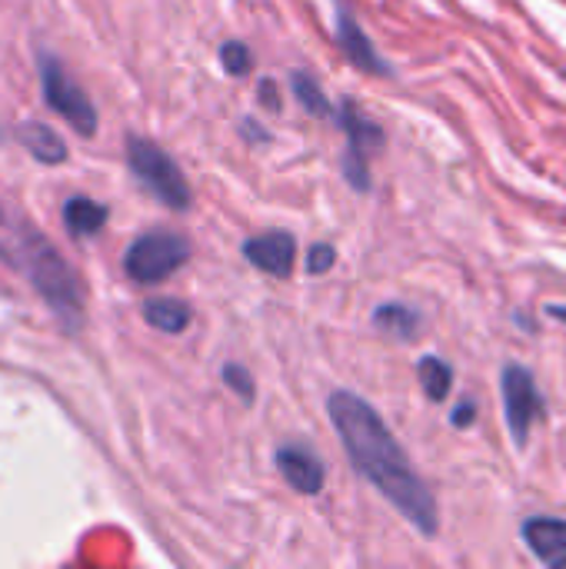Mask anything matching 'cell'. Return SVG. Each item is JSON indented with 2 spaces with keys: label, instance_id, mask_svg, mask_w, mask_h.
<instances>
[{
  "label": "cell",
  "instance_id": "23",
  "mask_svg": "<svg viewBox=\"0 0 566 569\" xmlns=\"http://www.w3.org/2000/svg\"><path fill=\"white\" fill-rule=\"evenodd\" d=\"M244 130H247V137H254V140H267V133H264L257 123H250V120H247V127H244Z\"/></svg>",
  "mask_w": 566,
  "mask_h": 569
},
{
  "label": "cell",
  "instance_id": "18",
  "mask_svg": "<svg viewBox=\"0 0 566 569\" xmlns=\"http://www.w3.org/2000/svg\"><path fill=\"white\" fill-rule=\"evenodd\" d=\"M220 60H224V70H227L230 77H244V73L254 67V53H250V47L240 43V40H227V43L220 47Z\"/></svg>",
  "mask_w": 566,
  "mask_h": 569
},
{
  "label": "cell",
  "instance_id": "11",
  "mask_svg": "<svg viewBox=\"0 0 566 569\" xmlns=\"http://www.w3.org/2000/svg\"><path fill=\"white\" fill-rule=\"evenodd\" d=\"M17 137H20L23 150H27L33 160H40L43 167H57V163L67 160V143H63L60 133H57L53 127H47L43 120H23V123L17 127Z\"/></svg>",
  "mask_w": 566,
  "mask_h": 569
},
{
  "label": "cell",
  "instance_id": "3",
  "mask_svg": "<svg viewBox=\"0 0 566 569\" xmlns=\"http://www.w3.org/2000/svg\"><path fill=\"white\" fill-rule=\"evenodd\" d=\"M127 163H130V173L170 210H187L190 207V187L177 167V160L160 150L153 140H143V137H130L127 143Z\"/></svg>",
  "mask_w": 566,
  "mask_h": 569
},
{
  "label": "cell",
  "instance_id": "8",
  "mask_svg": "<svg viewBox=\"0 0 566 569\" xmlns=\"http://www.w3.org/2000/svg\"><path fill=\"white\" fill-rule=\"evenodd\" d=\"M277 467H280L284 480H287L297 493L317 497V493L324 490L327 470H324L320 457H317L310 447H300V443L280 447V450H277Z\"/></svg>",
  "mask_w": 566,
  "mask_h": 569
},
{
  "label": "cell",
  "instance_id": "1",
  "mask_svg": "<svg viewBox=\"0 0 566 569\" xmlns=\"http://www.w3.org/2000/svg\"><path fill=\"white\" fill-rule=\"evenodd\" d=\"M327 410H330L334 430H337L350 463L357 467V473L364 480H370L384 493V500L397 513H404L424 537H434L437 533V503H434L427 483L410 467L400 443L394 440L384 417L364 397H357L350 390H337L330 397Z\"/></svg>",
  "mask_w": 566,
  "mask_h": 569
},
{
  "label": "cell",
  "instance_id": "15",
  "mask_svg": "<svg viewBox=\"0 0 566 569\" xmlns=\"http://www.w3.org/2000/svg\"><path fill=\"white\" fill-rule=\"evenodd\" d=\"M374 327L390 333V337L410 340L420 330V313L414 307H407V303H384V307L374 310Z\"/></svg>",
  "mask_w": 566,
  "mask_h": 569
},
{
  "label": "cell",
  "instance_id": "13",
  "mask_svg": "<svg viewBox=\"0 0 566 569\" xmlns=\"http://www.w3.org/2000/svg\"><path fill=\"white\" fill-rule=\"evenodd\" d=\"M143 320L160 330V333H183L187 323L193 320V310L183 303V300H173V297H153L143 303Z\"/></svg>",
  "mask_w": 566,
  "mask_h": 569
},
{
  "label": "cell",
  "instance_id": "20",
  "mask_svg": "<svg viewBox=\"0 0 566 569\" xmlns=\"http://www.w3.org/2000/svg\"><path fill=\"white\" fill-rule=\"evenodd\" d=\"M334 260H337V253H334L330 243H314L310 253H307V273L320 277V273H327L334 267Z\"/></svg>",
  "mask_w": 566,
  "mask_h": 569
},
{
  "label": "cell",
  "instance_id": "10",
  "mask_svg": "<svg viewBox=\"0 0 566 569\" xmlns=\"http://www.w3.org/2000/svg\"><path fill=\"white\" fill-rule=\"evenodd\" d=\"M524 543L544 567L566 569V520L534 517L524 523Z\"/></svg>",
  "mask_w": 566,
  "mask_h": 569
},
{
  "label": "cell",
  "instance_id": "5",
  "mask_svg": "<svg viewBox=\"0 0 566 569\" xmlns=\"http://www.w3.org/2000/svg\"><path fill=\"white\" fill-rule=\"evenodd\" d=\"M190 260L187 237L173 230H150L130 243L123 253V270L133 283H160Z\"/></svg>",
  "mask_w": 566,
  "mask_h": 569
},
{
  "label": "cell",
  "instance_id": "2",
  "mask_svg": "<svg viewBox=\"0 0 566 569\" xmlns=\"http://www.w3.org/2000/svg\"><path fill=\"white\" fill-rule=\"evenodd\" d=\"M0 260L23 273L67 333L83 327V287L60 250L20 213L0 203Z\"/></svg>",
  "mask_w": 566,
  "mask_h": 569
},
{
  "label": "cell",
  "instance_id": "22",
  "mask_svg": "<svg viewBox=\"0 0 566 569\" xmlns=\"http://www.w3.org/2000/svg\"><path fill=\"white\" fill-rule=\"evenodd\" d=\"M260 100H264V103H270L274 110H280V97H277L274 80H260Z\"/></svg>",
  "mask_w": 566,
  "mask_h": 569
},
{
  "label": "cell",
  "instance_id": "16",
  "mask_svg": "<svg viewBox=\"0 0 566 569\" xmlns=\"http://www.w3.org/2000/svg\"><path fill=\"white\" fill-rule=\"evenodd\" d=\"M417 373H420V383H424V393L430 400H447L450 397V387H454V367L444 363L440 357H424L417 363Z\"/></svg>",
  "mask_w": 566,
  "mask_h": 569
},
{
  "label": "cell",
  "instance_id": "7",
  "mask_svg": "<svg viewBox=\"0 0 566 569\" xmlns=\"http://www.w3.org/2000/svg\"><path fill=\"white\" fill-rule=\"evenodd\" d=\"M244 257L270 273V277H290L294 273V257H297V243L287 230H270V233H260V237H250L244 243Z\"/></svg>",
  "mask_w": 566,
  "mask_h": 569
},
{
  "label": "cell",
  "instance_id": "17",
  "mask_svg": "<svg viewBox=\"0 0 566 569\" xmlns=\"http://www.w3.org/2000/svg\"><path fill=\"white\" fill-rule=\"evenodd\" d=\"M290 83H294V93H297V100H300L304 110H310L314 117H330V113H334V110H330V100L324 97L320 83H317L310 73L297 70V73L290 77Z\"/></svg>",
  "mask_w": 566,
  "mask_h": 569
},
{
  "label": "cell",
  "instance_id": "6",
  "mask_svg": "<svg viewBox=\"0 0 566 569\" xmlns=\"http://www.w3.org/2000/svg\"><path fill=\"white\" fill-rule=\"evenodd\" d=\"M500 387H504V417H507L510 437L517 440V447H527L530 427H534V420H537V413L544 407L537 380H534V373L527 367L507 363L504 377H500Z\"/></svg>",
  "mask_w": 566,
  "mask_h": 569
},
{
  "label": "cell",
  "instance_id": "9",
  "mask_svg": "<svg viewBox=\"0 0 566 569\" xmlns=\"http://www.w3.org/2000/svg\"><path fill=\"white\" fill-rule=\"evenodd\" d=\"M337 43L347 53V60L357 63L360 70H367V73H390V67L374 50V43L367 40V33L360 30V23H357V17L350 13L347 3H337Z\"/></svg>",
  "mask_w": 566,
  "mask_h": 569
},
{
  "label": "cell",
  "instance_id": "4",
  "mask_svg": "<svg viewBox=\"0 0 566 569\" xmlns=\"http://www.w3.org/2000/svg\"><path fill=\"white\" fill-rule=\"evenodd\" d=\"M37 70H40V90L53 113H60L80 137L97 133V107L80 90V83L60 67V60L47 50H37Z\"/></svg>",
  "mask_w": 566,
  "mask_h": 569
},
{
  "label": "cell",
  "instance_id": "12",
  "mask_svg": "<svg viewBox=\"0 0 566 569\" xmlns=\"http://www.w3.org/2000/svg\"><path fill=\"white\" fill-rule=\"evenodd\" d=\"M60 217H63L67 233H73V237H93L107 223V207L97 203V200H90V197H70L63 203Z\"/></svg>",
  "mask_w": 566,
  "mask_h": 569
},
{
  "label": "cell",
  "instance_id": "14",
  "mask_svg": "<svg viewBox=\"0 0 566 569\" xmlns=\"http://www.w3.org/2000/svg\"><path fill=\"white\" fill-rule=\"evenodd\" d=\"M337 117H340V127L347 130L350 150L367 153L370 147H377V143L384 140V130H380L374 120H367L354 100H344V103H340V110H337Z\"/></svg>",
  "mask_w": 566,
  "mask_h": 569
},
{
  "label": "cell",
  "instance_id": "21",
  "mask_svg": "<svg viewBox=\"0 0 566 569\" xmlns=\"http://www.w3.org/2000/svg\"><path fill=\"white\" fill-rule=\"evenodd\" d=\"M474 417H477V403H474V400H464V403L454 410V427H470Z\"/></svg>",
  "mask_w": 566,
  "mask_h": 569
},
{
  "label": "cell",
  "instance_id": "24",
  "mask_svg": "<svg viewBox=\"0 0 566 569\" xmlns=\"http://www.w3.org/2000/svg\"><path fill=\"white\" fill-rule=\"evenodd\" d=\"M547 313H550V317H557V320H564V323H566V307H550Z\"/></svg>",
  "mask_w": 566,
  "mask_h": 569
},
{
  "label": "cell",
  "instance_id": "19",
  "mask_svg": "<svg viewBox=\"0 0 566 569\" xmlns=\"http://www.w3.org/2000/svg\"><path fill=\"white\" fill-rule=\"evenodd\" d=\"M224 383H227L244 403L254 400V377H250V370H244L240 363H227V367H224Z\"/></svg>",
  "mask_w": 566,
  "mask_h": 569
}]
</instances>
